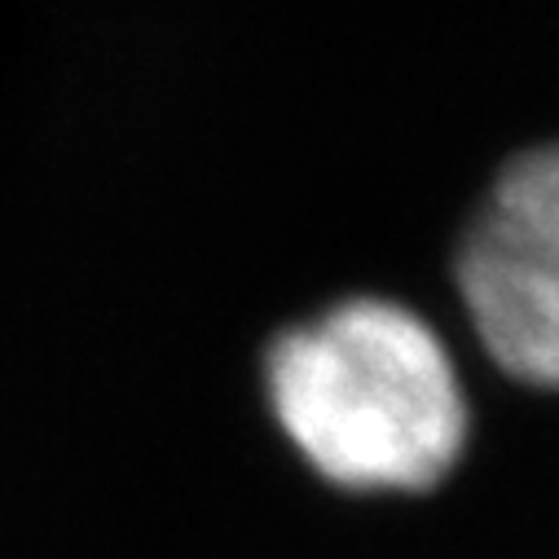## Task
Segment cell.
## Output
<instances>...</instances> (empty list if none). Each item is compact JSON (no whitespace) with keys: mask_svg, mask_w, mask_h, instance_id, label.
I'll list each match as a JSON object with an SVG mask.
<instances>
[{"mask_svg":"<svg viewBox=\"0 0 559 559\" xmlns=\"http://www.w3.org/2000/svg\"><path fill=\"white\" fill-rule=\"evenodd\" d=\"M264 396L296 459L344 493H428L472 441L445 335L388 296H353L287 326L264 353Z\"/></svg>","mask_w":559,"mask_h":559,"instance_id":"obj_1","label":"cell"},{"mask_svg":"<svg viewBox=\"0 0 559 559\" xmlns=\"http://www.w3.org/2000/svg\"><path fill=\"white\" fill-rule=\"evenodd\" d=\"M454 292L480 353L515 383L559 392V142L515 155L472 212Z\"/></svg>","mask_w":559,"mask_h":559,"instance_id":"obj_2","label":"cell"}]
</instances>
